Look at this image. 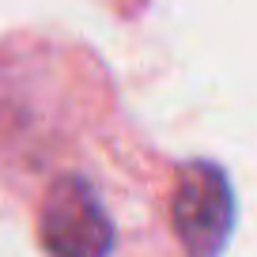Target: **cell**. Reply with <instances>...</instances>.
Masks as SVG:
<instances>
[{"label": "cell", "mask_w": 257, "mask_h": 257, "mask_svg": "<svg viewBox=\"0 0 257 257\" xmlns=\"http://www.w3.org/2000/svg\"><path fill=\"white\" fill-rule=\"evenodd\" d=\"M167 219L185 257H219L234 227V197L212 163L178 167L167 197Z\"/></svg>", "instance_id": "1"}]
</instances>
